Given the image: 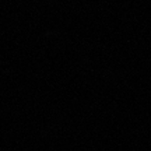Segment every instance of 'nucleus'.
Here are the masks:
<instances>
[]
</instances>
